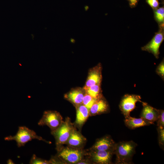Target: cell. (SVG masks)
<instances>
[{"label":"cell","mask_w":164,"mask_h":164,"mask_svg":"<svg viewBox=\"0 0 164 164\" xmlns=\"http://www.w3.org/2000/svg\"><path fill=\"white\" fill-rule=\"evenodd\" d=\"M86 92L83 87L73 88L64 94V97L71 103L74 107L82 104Z\"/></svg>","instance_id":"10"},{"label":"cell","mask_w":164,"mask_h":164,"mask_svg":"<svg viewBox=\"0 0 164 164\" xmlns=\"http://www.w3.org/2000/svg\"><path fill=\"white\" fill-rule=\"evenodd\" d=\"M63 121V117L59 112L55 111L47 110L43 112L38 125L39 126L46 125L52 132L57 129Z\"/></svg>","instance_id":"5"},{"label":"cell","mask_w":164,"mask_h":164,"mask_svg":"<svg viewBox=\"0 0 164 164\" xmlns=\"http://www.w3.org/2000/svg\"><path fill=\"white\" fill-rule=\"evenodd\" d=\"M75 128L70 118L67 117L57 129L51 132V134L55 139V149L57 151L66 144L72 132Z\"/></svg>","instance_id":"2"},{"label":"cell","mask_w":164,"mask_h":164,"mask_svg":"<svg viewBox=\"0 0 164 164\" xmlns=\"http://www.w3.org/2000/svg\"><path fill=\"white\" fill-rule=\"evenodd\" d=\"M157 129L164 128V111L163 110L159 109V114L157 120Z\"/></svg>","instance_id":"20"},{"label":"cell","mask_w":164,"mask_h":164,"mask_svg":"<svg viewBox=\"0 0 164 164\" xmlns=\"http://www.w3.org/2000/svg\"><path fill=\"white\" fill-rule=\"evenodd\" d=\"M146 1L153 10L159 7V0H146Z\"/></svg>","instance_id":"24"},{"label":"cell","mask_w":164,"mask_h":164,"mask_svg":"<svg viewBox=\"0 0 164 164\" xmlns=\"http://www.w3.org/2000/svg\"><path fill=\"white\" fill-rule=\"evenodd\" d=\"M159 26V30L151 40L141 48L142 50L152 53L156 58H159V48L164 39V24Z\"/></svg>","instance_id":"7"},{"label":"cell","mask_w":164,"mask_h":164,"mask_svg":"<svg viewBox=\"0 0 164 164\" xmlns=\"http://www.w3.org/2000/svg\"><path fill=\"white\" fill-rule=\"evenodd\" d=\"M156 72L162 78L164 79V62L162 60L157 67Z\"/></svg>","instance_id":"23"},{"label":"cell","mask_w":164,"mask_h":164,"mask_svg":"<svg viewBox=\"0 0 164 164\" xmlns=\"http://www.w3.org/2000/svg\"><path fill=\"white\" fill-rule=\"evenodd\" d=\"M109 110L108 104L103 96L98 99L89 109L90 116L106 113Z\"/></svg>","instance_id":"14"},{"label":"cell","mask_w":164,"mask_h":164,"mask_svg":"<svg viewBox=\"0 0 164 164\" xmlns=\"http://www.w3.org/2000/svg\"><path fill=\"white\" fill-rule=\"evenodd\" d=\"M31 164H50L49 160H47L37 157L33 154L29 162Z\"/></svg>","instance_id":"21"},{"label":"cell","mask_w":164,"mask_h":164,"mask_svg":"<svg viewBox=\"0 0 164 164\" xmlns=\"http://www.w3.org/2000/svg\"><path fill=\"white\" fill-rule=\"evenodd\" d=\"M141 97L136 94L125 95L119 105V108L125 118L130 116V113L135 107L136 103L141 102Z\"/></svg>","instance_id":"8"},{"label":"cell","mask_w":164,"mask_h":164,"mask_svg":"<svg viewBox=\"0 0 164 164\" xmlns=\"http://www.w3.org/2000/svg\"><path fill=\"white\" fill-rule=\"evenodd\" d=\"M143 108L140 117L154 122L156 121L159 114V109L154 108L146 103L142 102Z\"/></svg>","instance_id":"15"},{"label":"cell","mask_w":164,"mask_h":164,"mask_svg":"<svg viewBox=\"0 0 164 164\" xmlns=\"http://www.w3.org/2000/svg\"><path fill=\"white\" fill-rule=\"evenodd\" d=\"M137 146L136 143L133 141H123L116 143L114 150V154L116 156L115 163H131Z\"/></svg>","instance_id":"1"},{"label":"cell","mask_w":164,"mask_h":164,"mask_svg":"<svg viewBox=\"0 0 164 164\" xmlns=\"http://www.w3.org/2000/svg\"><path fill=\"white\" fill-rule=\"evenodd\" d=\"M85 155L91 164H110L114 154L113 151L89 150L85 149Z\"/></svg>","instance_id":"6"},{"label":"cell","mask_w":164,"mask_h":164,"mask_svg":"<svg viewBox=\"0 0 164 164\" xmlns=\"http://www.w3.org/2000/svg\"><path fill=\"white\" fill-rule=\"evenodd\" d=\"M75 107L76 110V118L73 124L75 127L80 132L82 127L90 116L89 110L82 104Z\"/></svg>","instance_id":"13"},{"label":"cell","mask_w":164,"mask_h":164,"mask_svg":"<svg viewBox=\"0 0 164 164\" xmlns=\"http://www.w3.org/2000/svg\"><path fill=\"white\" fill-rule=\"evenodd\" d=\"M84 89L86 93L93 97L101 98L103 96L101 84H95Z\"/></svg>","instance_id":"17"},{"label":"cell","mask_w":164,"mask_h":164,"mask_svg":"<svg viewBox=\"0 0 164 164\" xmlns=\"http://www.w3.org/2000/svg\"><path fill=\"white\" fill-rule=\"evenodd\" d=\"M33 139L42 141L48 144L51 143L50 142L47 141L42 137L37 135L34 131L25 126L19 127L18 132L15 135L13 136H9L5 138L6 141H15L19 147L24 146L28 142Z\"/></svg>","instance_id":"4"},{"label":"cell","mask_w":164,"mask_h":164,"mask_svg":"<svg viewBox=\"0 0 164 164\" xmlns=\"http://www.w3.org/2000/svg\"><path fill=\"white\" fill-rule=\"evenodd\" d=\"M101 98L94 97L86 93L83 98L82 104L89 110L92 105Z\"/></svg>","instance_id":"19"},{"label":"cell","mask_w":164,"mask_h":164,"mask_svg":"<svg viewBox=\"0 0 164 164\" xmlns=\"http://www.w3.org/2000/svg\"><path fill=\"white\" fill-rule=\"evenodd\" d=\"M116 143L109 135L97 139L94 144L87 149L89 150L113 151Z\"/></svg>","instance_id":"11"},{"label":"cell","mask_w":164,"mask_h":164,"mask_svg":"<svg viewBox=\"0 0 164 164\" xmlns=\"http://www.w3.org/2000/svg\"><path fill=\"white\" fill-rule=\"evenodd\" d=\"M154 17L156 21L159 25L164 24V6L159 7L153 10Z\"/></svg>","instance_id":"18"},{"label":"cell","mask_w":164,"mask_h":164,"mask_svg":"<svg viewBox=\"0 0 164 164\" xmlns=\"http://www.w3.org/2000/svg\"><path fill=\"white\" fill-rule=\"evenodd\" d=\"M102 65L99 63L89 70L85 85L83 87L84 89L95 84H101L102 78Z\"/></svg>","instance_id":"9"},{"label":"cell","mask_w":164,"mask_h":164,"mask_svg":"<svg viewBox=\"0 0 164 164\" xmlns=\"http://www.w3.org/2000/svg\"><path fill=\"white\" fill-rule=\"evenodd\" d=\"M130 6L131 8L135 7L139 0H128Z\"/></svg>","instance_id":"25"},{"label":"cell","mask_w":164,"mask_h":164,"mask_svg":"<svg viewBox=\"0 0 164 164\" xmlns=\"http://www.w3.org/2000/svg\"><path fill=\"white\" fill-rule=\"evenodd\" d=\"M124 122L126 125L131 129H134L137 128L154 124V122L142 118H135L130 116L125 118Z\"/></svg>","instance_id":"16"},{"label":"cell","mask_w":164,"mask_h":164,"mask_svg":"<svg viewBox=\"0 0 164 164\" xmlns=\"http://www.w3.org/2000/svg\"><path fill=\"white\" fill-rule=\"evenodd\" d=\"M86 138L80 131L75 128L72 132L65 145L78 149H84L86 142Z\"/></svg>","instance_id":"12"},{"label":"cell","mask_w":164,"mask_h":164,"mask_svg":"<svg viewBox=\"0 0 164 164\" xmlns=\"http://www.w3.org/2000/svg\"><path fill=\"white\" fill-rule=\"evenodd\" d=\"M7 162V163L8 164H14V163L10 159H9Z\"/></svg>","instance_id":"26"},{"label":"cell","mask_w":164,"mask_h":164,"mask_svg":"<svg viewBox=\"0 0 164 164\" xmlns=\"http://www.w3.org/2000/svg\"><path fill=\"white\" fill-rule=\"evenodd\" d=\"M158 140L159 146L163 148L164 145V128L157 129Z\"/></svg>","instance_id":"22"},{"label":"cell","mask_w":164,"mask_h":164,"mask_svg":"<svg viewBox=\"0 0 164 164\" xmlns=\"http://www.w3.org/2000/svg\"><path fill=\"white\" fill-rule=\"evenodd\" d=\"M55 155L65 164H77L85 158V150L63 146L57 151Z\"/></svg>","instance_id":"3"}]
</instances>
